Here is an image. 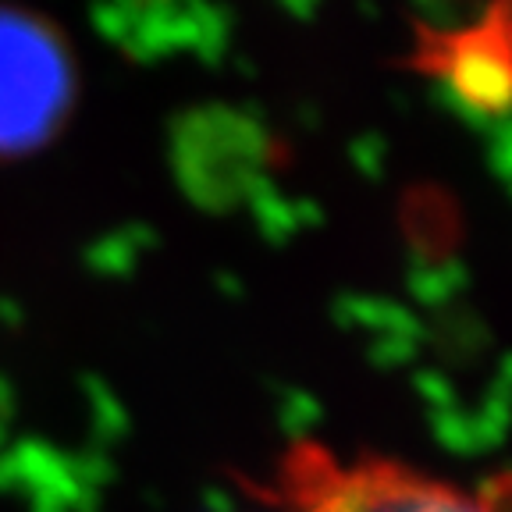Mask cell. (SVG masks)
Listing matches in <instances>:
<instances>
[{
    "mask_svg": "<svg viewBox=\"0 0 512 512\" xmlns=\"http://www.w3.org/2000/svg\"><path fill=\"white\" fill-rule=\"evenodd\" d=\"M274 491L288 512H502L484 491H463L395 459H345L317 441L281 459Z\"/></svg>",
    "mask_w": 512,
    "mask_h": 512,
    "instance_id": "obj_1",
    "label": "cell"
},
{
    "mask_svg": "<svg viewBox=\"0 0 512 512\" xmlns=\"http://www.w3.org/2000/svg\"><path fill=\"white\" fill-rule=\"evenodd\" d=\"M427 75L445 82L466 107L502 111L509 96V61H505V0L495 4L491 25H466L456 32H431L416 50Z\"/></svg>",
    "mask_w": 512,
    "mask_h": 512,
    "instance_id": "obj_3",
    "label": "cell"
},
{
    "mask_svg": "<svg viewBox=\"0 0 512 512\" xmlns=\"http://www.w3.org/2000/svg\"><path fill=\"white\" fill-rule=\"evenodd\" d=\"M75 96L72 54L40 15L0 4V157L50 143Z\"/></svg>",
    "mask_w": 512,
    "mask_h": 512,
    "instance_id": "obj_2",
    "label": "cell"
}]
</instances>
